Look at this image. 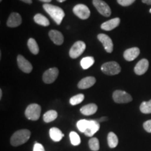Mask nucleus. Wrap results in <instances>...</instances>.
Wrapping results in <instances>:
<instances>
[{
	"label": "nucleus",
	"instance_id": "aec40b11",
	"mask_svg": "<svg viewBox=\"0 0 151 151\" xmlns=\"http://www.w3.org/2000/svg\"><path fill=\"white\" fill-rule=\"evenodd\" d=\"M49 134H50V137L51 138L52 140L55 142L60 141L64 137V134L61 130L57 127L50 128V131H49Z\"/></svg>",
	"mask_w": 151,
	"mask_h": 151
},
{
	"label": "nucleus",
	"instance_id": "72a5a7b5",
	"mask_svg": "<svg viewBox=\"0 0 151 151\" xmlns=\"http://www.w3.org/2000/svg\"><path fill=\"white\" fill-rule=\"evenodd\" d=\"M108 120V118L107 117H101V118H99V120H97L99 122H105V121H107Z\"/></svg>",
	"mask_w": 151,
	"mask_h": 151
},
{
	"label": "nucleus",
	"instance_id": "9b49d317",
	"mask_svg": "<svg viewBox=\"0 0 151 151\" xmlns=\"http://www.w3.org/2000/svg\"><path fill=\"white\" fill-rule=\"evenodd\" d=\"M17 62H18V67L23 72L29 73L32 71V64L21 55H18Z\"/></svg>",
	"mask_w": 151,
	"mask_h": 151
},
{
	"label": "nucleus",
	"instance_id": "ddd939ff",
	"mask_svg": "<svg viewBox=\"0 0 151 151\" xmlns=\"http://www.w3.org/2000/svg\"><path fill=\"white\" fill-rule=\"evenodd\" d=\"M100 127L99 122L97 120H89V124L87 129L85 131L84 134L87 137H92L96 132L99 131Z\"/></svg>",
	"mask_w": 151,
	"mask_h": 151
},
{
	"label": "nucleus",
	"instance_id": "b1692460",
	"mask_svg": "<svg viewBox=\"0 0 151 151\" xmlns=\"http://www.w3.org/2000/svg\"><path fill=\"white\" fill-rule=\"evenodd\" d=\"M58 118V112L55 110H50L43 115V120L45 122H50Z\"/></svg>",
	"mask_w": 151,
	"mask_h": 151
},
{
	"label": "nucleus",
	"instance_id": "20e7f679",
	"mask_svg": "<svg viewBox=\"0 0 151 151\" xmlns=\"http://www.w3.org/2000/svg\"><path fill=\"white\" fill-rule=\"evenodd\" d=\"M101 69L104 73L109 76L118 74L121 71V67L116 62H106L101 66Z\"/></svg>",
	"mask_w": 151,
	"mask_h": 151
},
{
	"label": "nucleus",
	"instance_id": "7ed1b4c3",
	"mask_svg": "<svg viewBox=\"0 0 151 151\" xmlns=\"http://www.w3.org/2000/svg\"><path fill=\"white\" fill-rule=\"evenodd\" d=\"M41 108L40 106L37 104H32L27 107L24 114L27 119L35 121L39 120L41 116Z\"/></svg>",
	"mask_w": 151,
	"mask_h": 151
},
{
	"label": "nucleus",
	"instance_id": "423d86ee",
	"mask_svg": "<svg viewBox=\"0 0 151 151\" xmlns=\"http://www.w3.org/2000/svg\"><path fill=\"white\" fill-rule=\"evenodd\" d=\"M92 4L100 14L105 17H109L111 14V11L109 6L102 0H93Z\"/></svg>",
	"mask_w": 151,
	"mask_h": 151
},
{
	"label": "nucleus",
	"instance_id": "393cba45",
	"mask_svg": "<svg viewBox=\"0 0 151 151\" xmlns=\"http://www.w3.org/2000/svg\"><path fill=\"white\" fill-rule=\"evenodd\" d=\"M94 63V59L93 57H86L83 58L81 61V65L83 69H88L92 67Z\"/></svg>",
	"mask_w": 151,
	"mask_h": 151
},
{
	"label": "nucleus",
	"instance_id": "5701e85b",
	"mask_svg": "<svg viewBox=\"0 0 151 151\" xmlns=\"http://www.w3.org/2000/svg\"><path fill=\"white\" fill-rule=\"evenodd\" d=\"M27 46L29 50L34 55H37L39 52V48L38 46L37 41L33 38H30L27 41Z\"/></svg>",
	"mask_w": 151,
	"mask_h": 151
},
{
	"label": "nucleus",
	"instance_id": "39448f33",
	"mask_svg": "<svg viewBox=\"0 0 151 151\" xmlns=\"http://www.w3.org/2000/svg\"><path fill=\"white\" fill-rule=\"evenodd\" d=\"M86 48V45L83 41H78L74 43L69 50V56L72 59H76L83 54Z\"/></svg>",
	"mask_w": 151,
	"mask_h": 151
},
{
	"label": "nucleus",
	"instance_id": "c9c22d12",
	"mask_svg": "<svg viewBox=\"0 0 151 151\" xmlns=\"http://www.w3.org/2000/svg\"><path fill=\"white\" fill-rule=\"evenodd\" d=\"M20 1H23V2H25L27 4H32V0H20Z\"/></svg>",
	"mask_w": 151,
	"mask_h": 151
},
{
	"label": "nucleus",
	"instance_id": "f704fd0d",
	"mask_svg": "<svg viewBox=\"0 0 151 151\" xmlns=\"http://www.w3.org/2000/svg\"><path fill=\"white\" fill-rule=\"evenodd\" d=\"M142 1L144 4H146L151 5V0H142Z\"/></svg>",
	"mask_w": 151,
	"mask_h": 151
},
{
	"label": "nucleus",
	"instance_id": "2f4dec72",
	"mask_svg": "<svg viewBox=\"0 0 151 151\" xmlns=\"http://www.w3.org/2000/svg\"><path fill=\"white\" fill-rule=\"evenodd\" d=\"M143 128L148 133H151V120H147L143 123Z\"/></svg>",
	"mask_w": 151,
	"mask_h": 151
},
{
	"label": "nucleus",
	"instance_id": "a211bd4d",
	"mask_svg": "<svg viewBox=\"0 0 151 151\" xmlns=\"http://www.w3.org/2000/svg\"><path fill=\"white\" fill-rule=\"evenodd\" d=\"M96 83L95 78L92 76H88L83 78L82 80L79 81L78 83V88L80 89H88L93 86Z\"/></svg>",
	"mask_w": 151,
	"mask_h": 151
},
{
	"label": "nucleus",
	"instance_id": "6ab92c4d",
	"mask_svg": "<svg viewBox=\"0 0 151 151\" xmlns=\"http://www.w3.org/2000/svg\"><path fill=\"white\" fill-rule=\"evenodd\" d=\"M97 106L95 104H89L85 105L81 109V112L84 116H91L97 112Z\"/></svg>",
	"mask_w": 151,
	"mask_h": 151
},
{
	"label": "nucleus",
	"instance_id": "473e14b6",
	"mask_svg": "<svg viewBox=\"0 0 151 151\" xmlns=\"http://www.w3.org/2000/svg\"><path fill=\"white\" fill-rule=\"evenodd\" d=\"M33 151H45V149L42 144L35 142V144L33 148Z\"/></svg>",
	"mask_w": 151,
	"mask_h": 151
},
{
	"label": "nucleus",
	"instance_id": "4468645a",
	"mask_svg": "<svg viewBox=\"0 0 151 151\" xmlns=\"http://www.w3.org/2000/svg\"><path fill=\"white\" fill-rule=\"evenodd\" d=\"M22 23V18L18 13H12L7 20V26L9 27H16Z\"/></svg>",
	"mask_w": 151,
	"mask_h": 151
},
{
	"label": "nucleus",
	"instance_id": "f8f14e48",
	"mask_svg": "<svg viewBox=\"0 0 151 151\" xmlns=\"http://www.w3.org/2000/svg\"><path fill=\"white\" fill-rule=\"evenodd\" d=\"M149 67V62L148 60L142 59L134 67V72L136 74L141 76L144 74L148 70Z\"/></svg>",
	"mask_w": 151,
	"mask_h": 151
},
{
	"label": "nucleus",
	"instance_id": "1a4fd4ad",
	"mask_svg": "<svg viewBox=\"0 0 151 151\" xmlns=\"http://www.w3.org/2000/svg\"><path fill=\"white\" fill-rule=\"evenodd\" d=\"M59 75V70L58 68L53 67L48 69L43 73V81L45 83L50 84L52 83L58 78Z\"/></svg>",
	"mask_w": 151,
	"mask_h": 151
},
{
	"label": "nucleus",
	"instance_id": "f257e3e1",
	"mask_svg": "<svg viewBox=\"0 0 151 151\" xmlns=\"http://www.w3.org/2000/svg\"><path fill=\"white\" fill-rule=\"evenodd\" d=\"M43 7L57 24H61L62 20L65 18V14L60 7L50 4H44Z\"/></svg>",
	"mask_w": 151,
	"mask_h": 151
},
{
	"label": "nucleus",
	"instance_id": "a19ab883",
	"mask_svg": "<svg viewBox=\"0 0 151 151\" xmlns=\"http://www.w3.org/2000/svg\"><path fill=\"white\" fill-rule=\"evenodd\" d=\"M2 1V0H0V1Z\"/></svg>",
	"mask_w": 151,
	"mask_h": 151
},
{
	"label": "nucleus",
	"instance_id": "f03ea898",
	"mask_svg": "<svg viewBox=\"0 0 151 151\" xmlns=\"http://www.w3.org/2000/svg\"><path fill=\"white\" fill-rule=\"evenodd\" d=\"M31 132L28 129H20L15 132L11 138L10 143L13 146H19L29 140Z\"/></svg>",
	"mask_w": 151,
	"mask_h": 151
},
{
	"label": "nucleus",
	"instance_id": "0eeeda50",
	"mask_svg": "<svg viewBox=\"0 0 151 151\" xmlns=\"http://www.w3.org/2000/svg\"><path fill=\"white\" fill-rule=\"evenodd\" d=\"M113 99L118 104L129 103L132 101V97L127 92L122 90H116L113 94Z\"/></svg>",
	"mask_w": 151,
	"mask_h": 151
},
{
	"label": "nucleus",
	"instance_id": "2eb2a0df",
	"mask_svg": "<svg viewBox=\"0 0 151 151\" xmlns=\"http://www.w3.org/2000/svg\"><path fill=\"white\" fill-rule=\"evenodd\" d=\"M139 53H140L139 48L134 47V48H131L126 50L124 52L123 56L127 61H133L139 55Z\"/></svg>",
	"mask_w": 151,
	"mask_h": 151
},
{
	"label": "nucleus",
	"instance_id": "4c0bfd02",
	"mask_svg": "<svg viewBox=\"0 0 151 151\" xmlns=\"http://www.w3.org/2000/svg\"><path fill=\"white\" fill-rule=\"evenodd\" d=\"M2 98V90L1 89L0 90V99H1Z\"/></svg>",
	"mask_w": 151,
	"mask_h": 151
},
{
	"label": "nucleus",
	"instance_id": "412c9836",
	"mask_svg": "<svg viewBox=\"0 0 151 151\" xmlns=\"http://www.w3.org/2000/svg\"><path fill=\"white\" fill-rule=\"evenodd\" d=\"M34 20H35L36 23L39 24V25L43 26V27H47L50 24V22H49L48 18L40 14L35 15V17H34Z\"/></svg>",
	"mask_w": 151,
	"mask_h": 151
},
{
	"label": "nucleus",
	"instance_id": "7c9ffc66",
	"mask_svg": "<svg viewBox=\"0 0 151 151\" xmlns=\"http://www.w3.org/2000/svg\"><path fill=\"white\" fill-rule=\"evenodd\" d=\"M136 0H117L118 3L122 6H128L132 5Z\"/></svg>",
	"mask_w": 151,
	"mask_h": 151
},
{
	"label": "nucleus",
	"instance_id": "c756f323",
	"mask_svg": "<svg viewBox=\"0 0 151 151\" xmlns=\"http://www.w3.org/2000/svg\"><path fill=\"white\" fill-rule=\"evenodd\" d=\"M89 124V120H81L77 122L76 125L78 127V130L81 132H85V131L87 129Z\"/></svg>",
	"mask_w": 151,
	"mask_h": 151
},
{
	"label": "nucleus",
	"instance_id": "ea45409f",
	"mask_svg": "<svg viewBox=\"0 0 151 151\" xmlns=\"http://www.w3.org/2000/svg\"><path fill=\"white\" fill-rule=\"evenodd\" d=\"M150 14H151V9H150Z\"/></svg>",
	"mask_w": 151,
	"mask_h": 151
},
{
	"label": "nucleus",
	"instance_id": "a878e982",
	"mask_svg": "<svg viewBox=\"0 0 151 151\" xmlns=\"http://www.w3.org/2000/svg\"><path fill=\"white\" fill-rule=\"evenodd\" d=\"M140 111L145 114L151 113V99L148 101H143L140 106Z\"/></svg>",
	"mask_w": 151,
	"mask_h": 151
},
{
	"label": "nucleus",
	"instance_id": "6e6552de",
	"mask_svg": "<svg viewBox=\"0 0 151 151\" xmlns=\"http://www.w3.org/2000/svg\"><path fill=\"white\" fill-rule=\"evenodd\" d=\"M73 11L76 16L82 20H86L90 16V11L87 6L79 4L76 5L73 9Z\"/></svg>",
	"mask_w": 151,
	"mask_h": 151
},
{
	"label": "nucleus",
	"instance_id": "58836bf2",
	"mask_svg": "<svg viewBox=\"0 0 151 151\" xmlns=\"http://www.w3.org/2000/svg\"><path fill=\"white\" fill-rule=\"evenodd\" d=\"M57 1H59V2H60V3H62V2H64V1H66V0H57Z\"/></svg>",
	"mask_w": 151,
	"mask_h": 151
},
{
	"label": "nucleus",
	"instance_id": "9d476101",
	"mask_svg": "<svg viewBox=\"0 0 151 151\" xmlns=\"http://www.w3.org/2000/svg\"><path fill=\"white\" fill-rule=\"evenodd\" d=\"M97 38L100 41V42L102 43L106 51L109 52V53H111V52H113V43L111 39L108 35H105V34H99L97 36Z\"/></svg>",
	"mask_w": 151,
	"mask_h": 151
},
{
	"label": "nucleus",
	"instance_id": "dca6fc26",
	"mask_svg": "<svg viewBox=\"0 0 151 151\" xmlns=\"http://www.w3.org/2000/svg\"><path fill=\"white\" fill-rule=\"evenodd\" d=\"M49 37L55 44L62 45L64 42V37L62 34L58 30H50L49 32Z\"/></svg>",
	"mask_w": 151,
	"mask_h": 151
},
{
	"label": "nucleus",
	"instance_id": "4be33fe9",
	"mask_svg": "<svg viewBox=\"0 0 151 151\" xmlns=\"http://www.w3.org/2000/svg\"><path fill=\"white\" fill-rule=\"evenodd\" d=\"M107 140H108L109 146L111 148H114L118 146V139L116 134L113 132H109L108 137H107Z\"/></svg>",
	"mask_w": 151,
	"mask_h": 151
},
{
	"label": "nucleus",
	"instance_id": "bb28decb",
	"mask_svg": "<svg viewBox=\"0 0 151 151\" xmlns=\"http://www.w3.org/2000/svg\"><path fill=\"white\" fill-rule=\"evenodd\" d=\"M69 138H70L71 143L73 146H78L81 143V138L76 132H71L69 134Z\"/></svg>",
	"mask_w": 151,
	"mask_h": 151
},
{
	"label": "nucleus",
	"instance_id": "cd10ccee",
	"mask_svg": "<svg viewBox=\"0 0 151 151\" xmlns=\"http://www.w3.org/2000/svg\"><path fill=\"white\" fill-rule=\"evenodd\" d=\"M84 98H85L84 94H76V95L73 96V97L71 98L70 100H69V102H70L71 104L73 106L77 105V104H78L82 102V101H83Z\"/></svg>",
	"mask_w": 151,
	"mask_h": 151
},
{
	"label": "nucleus",
	"instance_id": "e433bc0d",
	"mask_svg": "<svg viewBox=\"0 0 151 151\" xmlns=\"http://www.w3.org/2000/svg\"><path fill=\"white\" fill-rule=\"evenodd\" d=\"M39 1H43V2H45V3H49V2H50L52 0H39Z\"/></svg>",
	"mask_w": 151,
	"mask_h": 151
},
{
	"label": "nucleus",
	"instance_id": "f3484780",
	"mask_svg": "<svg viewBox=\"0 0 151 151\" xmlns=\"http://www.w3.org/2000/svg\"><path fill=\"white\" fill-rule=\"evenodd\" d=\"M120 22V19L119 18H116L111 19L110 20L104 22L101 24V28L105 31H111L115 28H116L119 25Z\"/></svg>",
	"mask_w": 151,
	"mask_h": 151
},
{
	"label": "nucleus",
	"instance_id": "c85d7f7f",
	"mask_svg": "<svg viewBox=\"0 0 151 151\" xmlns=\"http://www.w3.org/2000/svg\"><path fill=\"white\" fill-rule=\"evenodd\" d=\"M90 148L93 151H97L99 150V141L97 138H92L88 142Z\"/></svg>",
	"mask_w": 151,
	"mask_h": 151
}]
</instances>
